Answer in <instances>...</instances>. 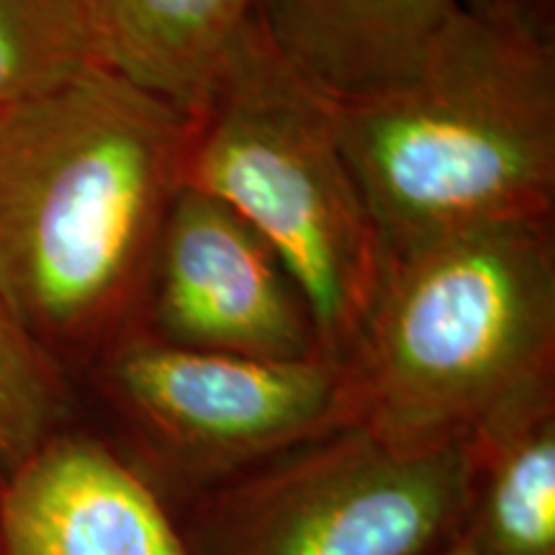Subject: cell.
<instances>
[{
	"label": "cell",
	"mask_w": 555,
	"mask_h": 555,
	"mask_svg": "<svg viewBox=\"0 0 555 555\" xmlns=\"http://www.w3.org/2000/svg\"><path fill=\"white\" fill-rule=\"evenodd\" d=\"M339 365L347 427L401 455L466 446L555 378L553 221L474 229L388 262Z\"/></svg>",
	"instance_id": "3"
},
{
	"label": "cell",
	"mask_w": 555,
	"mask_h": 555,
	"mask_svg": "<svg viewBox=\"0 0 555 555\" xmlns=\"http://www.w3.org/2000/svg\"><path fill=\"white\" fill-rule=\"evenodd\" d=\"M468 442L457 543L474 555H555V378L512 399Z\"/></svg>",
	"instance_id": "10"
},
{
	"label": "cell",
	"mask_w": 555,
	"mask_h": 555,
	"mask_svg": "<svg viewBox=\"0 0 555 555\" xmlns=\"http://www.w3.org/2000/svg\"><path fill=\"white\" fill-rule=\"evenodd\" d=\"M189 131L106 65L0 111V301L69 378L134 327Z\"/></svg>",
	"instance_id": "1"
},
{
	"label": "cell",
	"mask_w": 555,
	"mask_h": 555,
	"mask_svg": "<svg viewBox=\"0 0 555 555\" xmlns=\"http://www.w3.org/2000/svg\"><path fill=\"white\" fill-rule=\"evenodd\" d=\"M0 555H185L176 517L101 433L73 425L5 478Z\"/></svg>",
	"instance_id": "8"
},
{
	"label": "cell",
	"mask_w": 555,
	"mask_h": 555,
	"mask_svg": "<svg viewBox=\"0 0 555 555\" xmlns=\"http://www.w3.org/2000/svg\"><path fill=\"white\" fill-rule=\"evenodd\" d=\"M80 378L111 425L103 437L170 515L270 457L347 427L343 365L327 358L221 356L129 327Z\"/></svg>",
	"instance_id": "5"
},
{
	"label": "cell",
	"mask_w": 555,
	"mask_h": 555,
	"mask_svg": "<svg viewBox=\"0 0 555 555\" xmlns=\"http://www.w3.org/2000/svg\"><path fill=\"white\" fill-rule=\"evenodd\" d=\"M185 185L240 214L301 288L322 358L356 347L388 270L332 103L255 16L189 116Z\"/></svg>",
	"instance_id": "4"
},
{
	"label": "cell",
	"mask_w": 555,
	"mask_h": 555,
	"mask_svg": "<svg viewBox=\"0 0 555 555\" xmlns=\"http://www.w3.org/2000/svg\"><path fill=\"white\" fill-rule=\"evenodd\" d=\"M260 0H93L106 67L196 114L234 39Z\"/></svg>",
	"instance_id": "11"
},
{
	"label": "cell",
	"mask_w": 555,
	"mask_h": 555,
	"mask_svg": "<svg viewBox=\"0 0 555 555\" xmlns=\"http://www.w3.org/2000/svg\"><path fill=\"white\" fill-rule=\"evenodd\" d=\"M73 425H78L73 378L0 301V474L9 478Z\"/></svg>",
	"instance_id": "13"
},
{
	"label": "cell",
	"mask_w": 555,
	"mask_h": 555,
	"mask_svg": "<svg viewBox=\"0 0 555 555\" xmlns=\"http://www.w3.org/2000/svg\"><path fill=\"white\" fill-rule=\"evenodd\" d=\"M457 0H260L278 52L327 99H352L401 78Z\"/></svg>",
	"instance_id": "9"
},
{
	"label": "cell",
	"mask_w": 555,
	"mask_h": 555,
	"mask_svg": "<svg viewBox=\"0 0 555 555\" xmlns=\"http://www.w3.org/2000/svg\"><path fill=\"white\" fill-rule=\"evenodd\" d=\"M470 491V442L401 455L360 427L229 478L176 512L185 555H442Z\"/></svg>",
	"instance_id": "6"
},
{
	"label": "cell",
	"mask_w": 555,
	"mask_h": 555,
	"mask_svg": "<svg viewBox=\"0 0 555 555\" xmlns=\"http://www.w3.org/2000/svg\"><path fill=\"white\" fill-rule=\"evenodd\" d=\"M134 327L221 356L322 358L307 298L275 249L240 214L191 185L159 229Z\"/></svg>",
	"instance_id": "7"
},
{
	"label": "cell",
	"mask_w": 555,
	"mask_h": 555,
	"mask_svg": "<svg viewBox=\"0 0 555 555\" xmlns=\"http://www.w3.org/2000/svg\"><path fill=\"white\" fill-rule=\"evenodd\" d=\"M442 555H474V553H470V551H468V547H466V545H463V543H457V540H453V545H450V547H448V551H446V553H442Z\"/></svg>",
	"instance_id": "15"
},
{
	"label": "cell",
	"mask_w": 555,
	"mask_h": 555,
	"mask_svg": "<svg viewBox=\"0 0 555 555\" xmlns=\"http://www.w3.org/2000/svg\"><path fill=\"white\" fill-rule=\"evenodd\" d=\"M330 103L388 262L553 221L555 39L457 9L401 78Z\"/></svg>",
	"instance_id": "2"
},
{
	"label": "cell",
	"mask_w": 555,
	"mask_h": 555,
	"mask_svg": "<svg viewBox=\"0 0 555 555\" xmlns=\"http://www.w3.org/2000/svg\"><path fill=\"white\" fill-rule=\"evenodd\" d=\"M99 65L93 0H0V111Z\"/></svg>",
	"instance_id": "12"
},
{
	"label": "cell",
	"mask_w": 555,
	"mask_h": 555,
	"mask_svg": "<svg viewBox=\"0 0 555 555\" xmlns=\"http://www.w3.org/2000/svg\"><path fill=\"white\" fill-rule=\"evenodd\" d=\"M3 483H5V478H3V474H0V494H3Z\"/></svg>",
	"instance_id": "16"
},
{
	"label": "cell",
	"mask_w": 555,
	"mask_h": 555,
	"mask_svg": "<svg viewBox=\"0 0 555 555\" xmlns=\"http://www.w3.org/2000/svg\"><path fill=\"white\" fill-rule=\"evenodd\" d=\"M461 9L476 16L515 26L519 31L553 39L555 0H457Z\"/></svg>",
	"instance_id": "14"
}]
</instances>
